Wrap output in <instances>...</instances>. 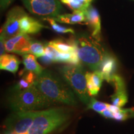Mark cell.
Returning a JSON list of instances; mask_svg holds the SVG:
<instances>
[{
  "label": "cell",
  "instance_id": "30bf717a",
  "mask_svg": "<svg viewBox=\"0 0 134 134\" xmlns=\"http://www.w3.org/2000/svg\"><path fill=\"white\" fill-rule=\"evenodd\" d=\"M86 18V24L90 27L91 31V36L99 42L101 34L100 15L98 9L92 5L85 11Z\"/></svg>",
  "mask_w": 134,
  "mask_h": 134
},
{
  "label": "cell",
  "instance_id": "9c48e42d",
  "mask_svg": "<svg viewBox=\"0 0 134 134\" xmlns=\"http://www.w3.org/2000/svg\"><path fill=\"white\" fill-rule=\"evenodd\" d=\"M32 41V39L28 34L19 33L6 40L5 48L8 52L16 53L22 55L28 54V50Z\"/></svg>",
  "mask_w": 134,
  "mask_h": 134
},
{
  "label": "cell",
  "instance_id": "8fae6325",
  "mask_svg": "<svg viewBox=\"0 0 134 134\" xmlns=\"http://www.w3.org/2000/svg\"><path fill=\"white\" fill-rule=\"evenodd\" d=\"M117 60L113 55L105 53L103 61L100 63L99 71L102 74L104 80L110 83L117 70Z\"/></svg>",
  "mask_w": 134,
  "mask_h": 134
},
{
  "label": "cell",
  "instance_id": "2e32d148",
  "mask_svg": "<svg viewBox=\"0 0 134 134\" xmlns=\"http://www.w3.org/2000/svg\"><path fill=\"white\" fill-rule=\"evenodd\" d=\"M23 57V64L24 71H31L38 76L42 73L43 68L36 60V57L32 54H25Z\"/></svg>",
  "mask_w": 134,
  "mask_h": 134
},
{
  "label": "cell",
  "instance_id": "3957f363",
  "mask_svg": "<svg viewBox=\"0 0 134 134\" xmlns=\"http://www.w3.org/2000/svg\"><path fill=\"white\" fill-rule=\"evenodd\" d=\"M69 117L70 113L66 108L38 110L27 134H48L63 125Z\"/></svg>",
  "mask_w": 134,
  "mask_h": 134
},
{
  "label": "cell",
  "instance_id": "7402d4cb",
  "mask_svg": "<svg viewBox=\"0 0 134 134\" xmlns=\"http://www.w3.org/2000/svg\"><path fill=\"white\" fill-rule=\"evenodd\" d=\"M128 98H127V91L115 92L113 96H111V101L113 105L119 108H122L127 103Z\"/></svg>",
  "mask_w": 134,
  "mask_h": 134
},
{
  "label": "cell",
  "instance_id": "9a60e30c",
  "mask_svg": "<svg viewBox=\"0 0 134 134\" xmlns=\"http://www.w3.org/2000/svg\"><path fill=\"white\" fill-rule=\"evenodd\" d=\"M20 61L14 55L4 54L0 57V68L16 73L19 68Z\"/></svg>",
  "mask_w": 134,
  "mask_h": 134
},
{
  "label": "cell",
  "instance_id": "ac0fdd59",
  "mask_svg": "<svg viewBox=\"0 0 134 134\" xmlns=\"http://www.w3.org/2000/svg\"><path fill=\"white\" fill-rule=\"evenodd\" d=\"M37 76L31 71H27L23 75V78L18 82L13 89V92L24 91L25 90L31 88L35 84Z\"/></svg>",
  "mask_w": 134,
  "mask_h": 134
},
{
  "label": "cell",
  "instance_id": "83f0119b",
  "mask_svg": "<svg viewBox=\"0 0 134 134\" xmlns=\"http://www.w3.org/2000/svg\"><path fill=\"white\" fill-rule=\"evenodd\" d=\"M7 134H18V133H16V132H8Z\"/></svg>",
  "mask_w": 134,
  "mask_h": 134
},
{
  "label": "cell",
  "instance_id": "5bb4252c",
  "mask_svg": "<svg viewBox=\"0 0 134 134\" xmlns=\"http://www.w3.org/2000/svg\"><path fill=\"white\" fill-rule=\"evenodd\" d=\"M53 18L56 21L64 24H86V18L85 11H73L71 14H60Z\"/></svg>",
  "mask_w": 134,
  "mask_h": 134
},
{
  "label": "cell",
  "instance_id": "d6986e66",
  "mask_svg": "<svg viewBox=\"0 0 134 134\" xmlns=\"http://www.w3.org/2000/svg\"><path fill=\"white\" fill-rule=\"evenodd\" d=\"M73 11H85L91 5L93 0H60Z\"/></svg>",
  "mask_w": 134,
  "mask_h": 134
},
{
  "label": "cell",
  "instance_id": "44dd1931",
  "mask_svg": "<svg viewBox=\"0 0 134 134\" xmlns=\"http://www.w3.org/2000/svg\"><path fill=\"white\" fill-rule=\"evenodd\" d=\"M43 20L47 21L50 26L52 27V29L53 31L56 32L58 34H66V33H71L75 34L74 30L71 28L66 27L60 26L57 23V21L51 17H47V18H43Z\"/></svg>",
  "mask_w": 134,
  "mask_h": 134
},
{
  "label": "cell",
  "instance_id": "4316f807",
  "mask_svg": "<svg viewBox=\"0 0 134 134\" xmlns=\"http://www.w3.org/2000/svg\"><path fill=\"white\" fill-rule=\"evenodd\" d=\"M103 116H104L105 118L108 119H113L114 118V115H113V113H112L110 110H109L108 109H105V110L100 114Z\"/></svg>",
  "mask_w": 134,
  "mask_h": 134
},
{
  "label": "cell",
  "instance_id": "6da1fadb",
  "mask_svg": "<svg viewBox=\"0 0 134 134\" xmlns=\"http://www.w3.org/2000/svg\"><path fill=\"white\" fill-rule=\"evenodd\" d=\"M35 85L41 93L52 104H77L74 93L64 80L48 70H43L38 75Z\"/></svg>",
  "mask_w": 134,
  "mask_h": 134
},
{
  "label": "cell",
  "instance_id": "d4e9b609",
  "mask_svg": "<svg viewBox=\"0 0 134 134\" xmlns=\"http://www.w3.org/2000/svg\"><path fill=\"white\" fill-rule=\"evenodd\" d=\"M5 39L2 36H0V55L6 54V48H5Z\"/></svg>",
  "mask_w": 134,
  "mask_h": 134
},
{
  "label": "cell",
  "instance_id": "277c9868",
  "mask_svg": "<svg viewBox=\"0 0 134 134\" xmlns=\"http://www.w3.org/2000/svg\"><path fill=\"white\" fill-rule=\"evenodd\" d=\"M9 104L15 112L36 110L52 105L35 84L24 91L13 92L9 98Z\"/></svg>",
  "mask_w": 134,
  "mask_h": 134
},
{
  "label": "cell",
  "instance_id": "7c38bea8",
  "mask_svg": "<svg viewBox=\"0 0 134 134\" xmlns=\"http://www.w3.org/2000/svg\"><path fill=\"white\" fill-rule=\"evenodd\" d=\"M44 27H47L43 26L41 23H39V21L27 14L24 15L20 21V33L34 34L39 32Z\"/></svg>",
  "mask_w": 134,
  "mask_h": 134
},
{
  "label": "cell",
  "instance_id": "7a4b0ae2",
  "mask_svg": "<svg viewBox=\"0 0 134 134\" xmlns=\"http://www.w3.org/2000/svg\"><path fill=\"white\" fill-rule=\"evenodd\" d=\"M73 39L80 62L91 70H99L106 53L99 41L88 35H80Z\"/></svg>",
  "mask_w": 134,
  "mask_h": 134
},
{
  "label": "cell",
  "instance_id": "ba28073f",
  "mask_svg": "<svg viewBox=\"0 0 134 134\" xmlns=\"http://www.w3.org/2000/svg\"><path fill=\"white\" fill-rule=\"evenodd\" d=\"M27 13L20 6H15L8 13L6 20L1 29V35L6 40L20 33L19 24L21 18Z\"/></svg>",
  "mask_w": 134,
  "mask_h": 134
},
{
  "label": "cell",
  "instance_id": "8992f818",
  "mask_svg": "<svg viewBox=\"0 0 134 134\" xmlns=\"http://www.w3.org/2000/svg\"><path fill=\"white\" fill-rule=\"evenodd\" d=\"M32 14L41 16L55 18L61 14L62 6L58 0H22Z\"/></svg>",
  "mask_w": 134,
  "mask_h": 134
},
{
  "label": "cell",
  "instance_id": "cb8c5ba5",
  "mask_svg": "<svg viewBox=\"0 0 134 134\" xmlns=\"http://www.w3.org/2000/svg\"><path fill=\"white\" fill-rule=\"evenodd\" d=\"M114 119L117 120H124L134 115V110L132 109H121L115 113H113Z\"/></svg>",
  "mask_w": 134,
  "mask_h": 134
},
{
  "label": "cell",
  "instance_id": "484cf974",
  "mask_svg": "<svg viewBox=\"0 0 134 134\" xmlns=\"http://www.w3.org/2000/svg\"><path fill=\"white\" fill-rule=\"evenodd\" d=\"M14 0H0V6L1 9L4 11L11 4Z\"/></svg>",
  "mask_w": 134,
  "mask_h": 134
},
{
  "label": "cell",
  "instance_id": "5b68a950",
  "mask_svg": "<svg viewBox=\"0 0 134 134\" xmlns=\"http://www.w3.org/2000/svg\"><path fill=\"white\" fill-rule=\"evenodd\" d=\"M63 80L73 90L78 98L85 104L90 103V95L87 90L86 73L81 65H67L60 69Z\"/></svg>",
  "mask_w": 134,
  "mask_h": 134
},
{
  "label": "cell",
  "instance_id": "e0dca14e",
  "mask_svg": "<svg viewBox=\"0 0 134 134\" xmlns=\"http://www.w3.org/2000/svg\"><path fill=\"white\" fill-rule=\"evenodd\" d=\"M48 43L61 53H71L76 50L74 39L58 38L50 41Z\"/></svg>",
  "mask_w": 134,
  "mask_h": 134
},
{
  "label": "cell",
  "instance_id": "4fadbf2b",
  "mask_svg": "<svg viewBox=\"0 0 134 134\" xmlns=\"http://www.w3.org/2000/svg\"><path fill=\"white\" fill-rule=\"evenodd\" d=\"M86 78L87 90L90 96H96L99 91L104 78L99 70L94 71L93 73L86 72Z\"/></svg>",
  "mask_w": 134,
  "mask_h": 134
},
{
  "label": "cell",
  "instance_id": "ffe728a7",
  "mask_svg": "<svg viewBox=\"0 0 134 134\" xmlns=\"http://www.w3.org/2000/svg\"><path fill=\"white\" fill-rule=\"evenodd\" d=\"M46 52V46L41 42L32 41L30 44L28 54L34 55L36 58H41L45 54Z\"/></svg>",
  "mask_w": 134,
  "mask_h": 134
},
{
  "label": "cell",
  "instance_id": "52a82bcc",
  "mask_svg": "<svg viewBox=\"0 0 134 134\" xmlns=\"http://www.w3.org/2000/svg\"><path fill=\"white\" fill-rule=\"evenodd\" d=\"M38 110L18 111L8 119L6 127L8 132L18 134H27Z\"/></svg>",
  "mask_w": 134,
  "mask_h": 134
},
{
  "label": "cell",
  "instance_id": "603a6c76",
  "mask_svg": "<svg viewBox=\"0 0 134 134\" xmlns=\"http://www.w3.org/2000/svg\"><path fill=\"white\" fill-rule=\"evenodd\" d=\"M108 105L109 104L98 101V100L95 99L94 98H91L88 104V108L93 109L100 114L104 110L108 109Z\"/></svg>",
  "mask_w": 134,
  "mask_h": 134
}]
</instances>
